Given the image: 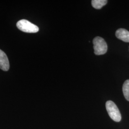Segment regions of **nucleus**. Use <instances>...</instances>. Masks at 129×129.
Returning <instances> with one entry per match:
<instances>
[{"label":"nucleus","mask_w":129,"mask_h":129,"mask_svg":"<svg viewBox=\"0 0 129 129\" xmlns=\"http://www.w3.org/2000/svg\"><path fill=\"white\" fill-rule=\"evenodd\" d=\"M106 108L109 115L111 119L116 122H119L121 120L120 111L115 104L111 101L106 102Z\"/></svg>","instance_id":"obj_1"},{"label":"nucleus","mask_w":129,"mask_h":129,"mask_svg":"<svg viewBox=\"0 0 129 129\" xmlns=\"http://www.w3.org/2000/svg\"><path fill=\"white\" fill-rule=\"evenodd\" d=\"M94 53L96 55H102L106 53L108 46L106 42L102 37H97L93 40Z\"/></svg>","instance_id":"obj_2"},{"label":"nucleus","mask_w":129,"mask_h":129,"mask_svg":"<svg viewBox=\"0 0 129 129\" xmlns=\"http://www.w3.org/2000/svg\"><path fill=\"white\" fill-rule=\"evenodd\" d=\"M16 26L19 30L23 32L36 33L39 31V28L38 26L24 19L19 21L17 23Z\"/></svg>","instance_id":"obj_3"},{"label":"nucleus","mask_w":129,"mask_h":129,"mask_svg":"<svg viewBox=\"0 0 129 129\" xmlns=\"http://www.w3.org/2000/svg\"><path fill=\"white\" fill-rule=\"evenodd\" d=\"M9 62L7 56L4 51L0 49V69L6 71L9 70Z\"/></svg>","instance_id":"obj_4"},{"label":"nucleus","mask_w":129,"mask_h":129,"mask_svg":"<svg viewBox=\"0 0 129 129\" xmlns=\"http://www.w3.org/2000/svg\"><path fill=\"white\" fill-rule=\"evenodd\" d=\"M116 36L118 39L125 42H129V32L123 28H120L116 32Z\"/></svg>","instance_id":"obj_5"},{"label":"nucleus","mask_w":129,"mask_h":129,"mask_svg":"<svg viewBox=\"0 0 129 129\" xmlns=\"http://www.w3.org/2000/svg\"><path fill=\"white\" fill-rule=\"evenodd\" d=\"M107 0H93L91 1V4L94 8L100 9L107 4Z\"/></svg>","instance_id":"obj_6"},{"label":"nucleus","mask_w":129,"mask_h":129,"mask_svg":"<svg viewBox=\"0 0 129 129\" xmlns=\"http://www.w3.org/2000/svg\"><path fill=\"white\" fill-rule=\"evenodd\" d=\"M122 91L126 100L129 101V79L125 81L122 87Z\"/></svg>","instance_id":"obj_7"}]
</instances>
